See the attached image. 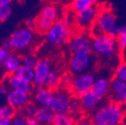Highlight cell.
Segmentation results:
<instances>
[{
    "label": "cell",
    "instance_id": "60d3db41",
    "mask_svg": "<svg viewBox=\"0 0 126 125\" xmlns=\"http://www.w3.org/2000/svg\"><path fill=\"white\" fill-rule=\"evenodd\" d=\"M16 0H0V5H10Z\"/></svg>",
    "mask_w": 126,
    "mask_h": 125
},
{
    "label": "cell",
    "instance_id": "ab89813d",
    "mask_svg": "<svg viewBox=\"0 0 126 125\" xmlns=\"http://www.w3.org/2000/svg\"><path fill=\"white\" fill-rule=\"evenodd\" d=\"M27 125H40L35 118H27Z\"/></svg>",
    "mask_w": 126,
    "mask_h": 125
},
{
    "label": "cell",
    "instance_id": "b9f144b4",
    "mask_svg": "<svg viewBox=\"0 0 126 125\" xmlns=\"http://www.w3.org/2000/svg\"><path fill=\"white\" fill-rule=\"evenodd\" d=\"M4 94H7V89L4 87L0 86V95H4Z\"/></svg>",
    "mask_w": 126,
    "mask_h": 125
},
{
    "label": "cell",
    "instance_id": "d4e9b609",
    "mask_svg": "<svg viewBox=\"0 0 126 125\" xmlns=\"http://www.w3.org/2000/svg\"><path fill=\"white\" fill-rule=\"evenodd\" d=\"M53 22L39 16L36 19V30L40 33H47L53 26Z\"/></svg>",
    "mask_w": 126,
    "mask_h": 125
},
{
    "label": "cell",
    "instance_id": "4dcf8cb0",
    "mask_svg": "<svg viewBox=\"0 0 126 125\" xmlns=\"http://www.w3.org/2000/svg\"><path fill=\"white\" fill-rule=\"evenodd\" d=\"M117 39L118 47L121 51L126 48V26H123V29L121 31L120 34L116 37Z\"/></svg>",
    "mask_w": 126,
    "mask_h": 125
},
{
    "label": "cell",
    "instance_id": "277c9868",
    "mask_svg": "<svg viewBox=\"0 0 126 125\" xmlns=\"http://www.w3.org/2000/svg\"><path fill=\"white\" fill-rule=\"evenodd\" d=\"M71 39L70 27L63 23L62 20L55 21L49 31L46 33V40L49 45L58 47L66 43Z\"/></svg>",
    "mask_w": 126,
    "mask_h": 125
},
{
    "label": "cell",
    "instance_id": "e575fe53",
    "mask_svg": "<svg viewBox=\"0 0 126 125\" xmlns=\"http://www.w3.org/2000/svg\"><path fill=\"white\" fill-rule=\"evenodd\" d=\"M62 22L67 26H70L74 22H75V18H74L72 16L70 15H67L66 17H64V18L62 19Z\"/></svg>",
    "mask_w": 126,
    "mask_h": 125
},
{
    "label": "cell",
    "instance_id": "30bf717a",
    "mask_svg": "<svg viewBox=\"0 0 126 125\" xmlns=\"http://www.w3.org/2000/svg\"><path fill=\"white\" fill-rule=\"evenodd\" d=\"M71 99L72 98L69 94L65 91L54 92V97L50 109L54 112L55 115L69 114Z\"/></svg>",
    "mask_w": 126,
    "mask_h": 125
},
{
    "label": "cell",
    "instance_id": "52a82bcc",
    "mask_svg": "<svg viewBox=\"0 0 126 125\" xmlns=\"http://www.w3.org/2000/svg\"><path fill=\"white\" fill-rule=\"evenodd\" d=\"M35 39L33 31L30 28H20L15 31L10 37L12 49L21 51L32 45Z\"/></svg>",
    "mask_w": 126,
    "mask_h": 125
},
{
    "label": "cell",
    "instance_id": "6da1fadb",
    "mask_svg": "<svg viewBox=\"0 0 126 125\" xmlns=\"http://www.w3.org/2000/svg\"><path fill=\"white\" fill-rule=\"evenodd\" d=\"M120 48L116 37L109 34H102L92 37V53L95 58L105 63L118 62Z\"/></svg>",
    "mask_w": 126,
    "mask_h": 125
},
{
    "label": "cell",
    "instance_id": "d590c367",
    "mask_svg": "<svg viewBox=\"0 0 126 125\" xmlns=\"http://www.w3.org/2000/svg\"><path fill=\"white\" fill-rule=\"evenodd\" d=\"M74 125H94L91 120L89 119H80L78 121L75 122Z\"/></svg>",
    "mask_w": 126,
    "mask_h": 125
},
{
    "label": "cell",
    "instance_id": "74e56055",
    "mask_svg": "<svg viewBox=\"0 0 126 125\" xmlns=\"http://www.w3.org/2000/svg\"><path fill=\"white\" fill-rule=\"evenodd\" d=\"M12 118H4L0 119V125H12Z\"/></svg>",
    "mask_w": 126,
    "mask_h": 125
},
{
    "label": "cell",
    "instance_id": "83f0119b",
    "mask_svg": "<svg viewBox=\"0 0 126 125\" xmlns=\"http://www.w3.org/2000/svg\"><path fill=\"white\" fill-rule=\"evenodd\" d=\"M114 77L126 82V62H120L116 66L114 71Z\"/></svg>",
    "mask_w": 126,
    "mask_h": 125
},
{
    "label": "cell",
    "instance_id": "603a6c76",
    "mask_svg": "<svg viewBox=\"0 0 126 125\" xmlns=\"http://www.w3.org/2000/svg\"><path fill=\"white\" fill-rule=\"evenodd\" d=\"M38 106L37 104L34 102H30L23 109H20L18 110V115H23V116H26V118H34L35 117V115L38 111Z\"/></svg>",
    "mask_w": 126,
    "mask_h": 125
},
{
    "label": "cell",
    "instance_id": "7a4b0ae2",
    "mask_svg": "<svg viewBox=\"0 0 126 125\" xmlns=\"http://www.w3.org/2000/svg\"><path fill=\"white\" fill-rule=\"evenodd\" d=\"M125 113L124 106L109 101L93 113L91 121L94 125H123Z\"/></svg>",
    "mask_w": 126,
    "mask_h": 125
},
{
    "label": "cell",
    "instance_id": "7c38bea8",
    "mask_svg": "<svg viewBox=\"0 0 126 125\" xmlns=\"http://www.w3.org/2000/svg\"><path fill=\"white\" fill-rule=\"evenodd\" d=\"M51 69V64L47 60H39L38 64L34 67V80L32 83L36 88H40L45 87L46 80Z\"/></svg>",
    "mask_w": 126,
    "mask_h": 125
},
{
    "label": "cell",
    "instance_id": "ac0fdd59",
    "mask_svg": "<svg viewBox=\"0 0 126 125\" xmlns=\"http://www.w3.org/2000/svg\"><path fill=\"white\" fill-rule=\"evenodd\" d=\"M54 116V112L50 108L39 107L34 118L40 125H53Z\"/></svg>",
    "mask_w": 126,
    "mask_h": 125
},
{
    "label": "cell",
    "instance_id": "8992f818",
    "mask_svg": "<svg viewBox=\"0 0 126 125\" xmlns=\"http://www.w3.org/2000/svg\"><path fill=\"white\" fill-rule=\"evenodd\" d=\"M96 77L93 73L86 72L75 75L70 84V90L75 97H80L92 90Z\"/></svg>",
    "mask_w": 126,
    "mask_h": 125
},
{
    "label": "cell",
    "instance_id": "cb8c5ba5",
    "mask_svg": "<svg viewBox=\"0 0 126 125\" xmlns=\"http://www.w3.org/2000/svg\"><path fill=\"white\" fill-rule=\"evenodd\" d=\"M40 16L54 23L58 17L57 8L53 5H47L42 9Z\"/></svg>",
    "mask_w": 126,
    "mask_h": 125
},
{
    "label": "cell",
    "instance_id": "4fadbf2b",
    "mask_svg": "<svg viewBox=\"0 0 126 125\" xmlns=\"http://www.w3.org/2000/svg\"><path fill=\"white\" fill-rule=\"evenodd\" d=\"M6 101L15 109L18 110L25 108L28 103L31 102V96L29 94L18 91V90L10 89L6 94Z\"/></svg>",
    "mask_w": 126,
    "mask_h": 125
},
{
    "label": "cell",
    "instance_id": "484cf974",
    "mask_svg": "<svg viewBox=\"0 0 126 125\" xmlns=\"http://www.w3.org/2000/svg\"><path fill=\"white\" fill-rule=\"evenodd\" d=\"M74 123L73 117L69 114L55 115L53 122V125H74Z\"/></svg>",
    "mask_w": 126,
    "mask_h": 125
},
{
    "label": "cell",
    "instance_id": "1f68e13d",
    "mask_svg": "<svg viewBox=\"0 0 126 125\" xmlns=\"http://www.w3.org/2000/svg\"><path fill=\"white\" fill-rule=\"evenodd\" d=\"M12 14V7L10 5H0V23L5 21Z\"/></svg>",
    "mask_w": 126,
    "mask_h": 125
},
{
    "label": "cell",
    "instance_id": "8fae6325",
    "mask_svg": "<svg viewBox=\"0 0 126 125\" xmlns=\"http://www.w3.org/2000/svg\"><path fill=\"white\" fill-rule=\"evenodd\" d=\"M109 97L110 101L124 107L126 105V82L115 77L112 78Z\"/></svg>",
    "mask_w": 126,
    "mask_h": 125
},
{
    "label": "cell",
    "instance_id": "2e32d148",
    "mask_svg": "<svg viewBox=\"0 0 126 125\" xmlns=\"http://www.w3.org/2000/svg\"><path fill=\"white\" fill-rule=\"evenodd\" d=\"M112 80V79H111ZM111 80L107 75H102L95 79L94 86L92 88V91L101 99H104L109 96L110 91V85Z\"/></svg>",
    "mask_w": 126,
    "mask_h": 125
},
{
    "label": "cell",
    "instance_id": "f35d334b",
    "mask_svg": "<svg viewBox=\"0 0 126 125\" xmlns=\"http://www.w3.org/2000/svg\"><path fill=\"white\" fill-rule=\"evenodd\" d=\"M4 48L8 49V50H11L12 49V43H11V40H10V38L4 41V43H3V46Z\"/></svg>",
    "mask_w": 126,
    "mask_h": 125
},
{
    "label": "cell",
    "instance_id": "3957f363",
    "mask_svg": "<svg viewBox=\"0 0 126 125\" xmlns=\"http://www.w3.org/2000/svg\"><path fill=\"white\" fill-rule=\"evenodd\" d=\"M123 29V26L118 25L116 14L110 8H102L99 10L96 20L94 22L91 34L94 36L109 34L114 37H117Z\"/></svg>",
    "mask_w": 126,
    "mask_h": 125
},
{
    "label": "cell",
    "instance_id": "e0dca14e",
    "mask_svg": "<svg viewBox=\"0 0 126 125\" xmlns=\"http://www.w3.org/2000/svg\"><path fill=\"white\" fill-rule=\"evenodd\" d=\"M53 97H54V92L53 90L51 88L43 87V88H38V90L36 91L34 101H35V103L39 107L51 108Z\"/></svg>",
    "mask_w": 126,
    "mask_h": 125
},
{
    "label": "cell",
    "instance_id": "d6986e66",
    "mask_svg": "<svg viewBox=\"0 0 126 125\" xmlns=\"http://www.w3.org/2000/svg\"><path fill=\"white\" fill-rule=\"evenodd\" d=\"M21 66V58H19L17 54H12V53L5 60L3 64L4 71L10 74H13Z\"/></svg>",
    "mask_w": 126,
    "mask_h": 125
},
{
    "label": "cell",
    "instance_id": "7402d4cb",
    "mask_svg": "<svg viewBox=\"0 0 126 125\" xmlns=\"http://www.w3.org/2000/svg\"><path fill=\"white\" fill-rule=\"evenodd\" d=\"M13 74L29 82H33L34 80V68H30L27 66H21Z\"/></svg>",
    "mask_w": 126,
    "mask_h": 125
},
{
    "label": "cell",
    "instance_id": "4316f807",
    "mask_svg": "<svg viewBox=\"0 0 126 125\" xmlns=\"http://www.w3.org/2000/svg\"><path fill=\"white\" fill-rule=\"evenodd\" d=\"M16 109L9 104L0 106V119L13 118L15 116Z\"/></svg>",
    "mask_w": 126,
    "mask_h": 125
},
{
    "label": "cell",
    "instance_id": "44dd1931",
    "mask_svg": "<svg viewBox=\"0 0 126 125\" xmlns=\"http://www.w3.org/2000/svg\"><path fill=\"white\" fill-rule=\"evenodd\" d=\"M97 3V0H74L72 4V9L76 12L83 11L87 8L95 6V4Z\"/></svg>",
    "mask_w": 126,
    "mask_h": 125
},
{
    "label": "cell",
    "instance_id": "9c48e42d",
    "mask_svg": "<svg viewBox=\"0 0 126 125\" xmlns=\"http://www.w3.org/2000/svg\"><path fill=\"white\" fill-rule=\"evenodd\" d=\"M99 10L96 6L87 8L85 10L75 13V22L81 29L91 30L96 20Z\"/></svg>",
    "mask_w": 126,
    "mask_h": 125
},
{
    "label": "cell",
    "instance_id": "ee69618b",
    "mask_svg": "<svg viewBox=\"0 0 126 125\" xmlns=\"http://www.w3.org/2000/svg\"><path fill=\"white\" fill-rule=\"evenodd\" d=\"M124 124L126 125V113H125V117H124Z\"/></svg>",
    "mask_w": 126,
    "mask_h": 125
},
{
    "label": "cell",
    "instance_id": "f546056e",
    "mask_svg": "<svg viewBox=\"0 0 126 125\" xmlns=\"http://www.w3.org/2000/svg\"><path fill=\"white\" fill-rule=\"evenodd\" d=\"M82 109H81V102H80V99L79 97H73L71 99L70 102V110H69V115H73L75 114L79 113L80 111H81Z\"/></svg>",
    "mask_w": 126,
    "mask_h": 125
},
{
    "label": "cell",
    "instance_id": "d6a6232c",
    "mask_svg": "<svg viewBox=\"0 0 126 125\" xmlns=\"http://www.w3.org/2000/svg\"><path fill=\"white\" fill-rule=\"evenodd\" d=\"M12 125H27V118L23 115H15L12 119Z\"/></svg>",
    "mask_w": 126,
    "mask_h": 125
},
{
    "label": "cell",
    "instance_id": "ffe728a7",
    "mask_svg": "<svg viewBox=\"0 0 126 125\" xmlns=\"http://www.w3.org/2000/svg\"><path fill=\"white\" fill-rule=\"evenodd\" d=\"M61 74L60 72L55 68H52L50 71L48 76H47V80L45 82V87L48 88H56L58 86V84L60 83V80H61Z\"/></svg>",
    "mask_w": 126,
    "mask_h": 125
},
{
    "label": "cell",
    "instance_id": "7bdbcfd3",
    "mask_svg": "<svg viewBox=\"0 0 126 125\" xmlns=\"http://www.w3.org/2000/svg\"><path fill=\"white\" fill-rule=\"evenodd\" d=\"M2 81H3V77H2V75L0 74V86H1V84H2Z\"/></svg>",
    "mask_w": 126,
    "mask_h": 125
},
{
    "label": "cell",
    "instance_id": "f1b7e54d",
    "mask_svg": "<svg viewBox=\"0 0 126 125\" xmlns=\"http://www.w3.org/2000/svg\"><path fill=\"white\" fill-rule=\"evenodd\" d=\"M39 62V60L33 55H25L21 58V65L30 68H34Z\"/></svg>",
    "mask_w": 126,
    "mask_h": 125
},
{
    "label": "cell",
    "instance_id": "ba28073f",
    "mask_svg": "<svg viewBox=\"0 0 126 125\" xmlns=\"http://www.w3.org/2000/svg\"><path fill=\"white\" fill-rule=\"evenodd\" d=\"M72 53H92V38L85 32L78 33L69 41Z\"/></svg>",
    "mask_w": 126,
    "mask_h": 125
},
{
    "label": "cell",
    "instance_id": "9a60e30c",
    "mask_svg": "<svg viewBox=\"0 0 126 125\" xmlns=\"http://www.w3.org/2000/svg\"><path fill=\"white\" fill-rule=\"evenodd\" d=\"M5 80L7 81V85L10 87L11 89L18 90L29 94L33 91V88L35 87L32 82L27 81L15 74H10L9 76L6 77Z\"/></svg>",
    "mask_w": 126,
    "mask_h": 125
},
{
    "label": "cell",
    "instance_id": "5b68a950",
    "mask_svg": "<svg viewBox=\"0 0 126 125\" xmlns=\"http://www.w3.org/2000/svg\"><path fill=\"white\" fill-rule=\"evenodd\" d=\"M93 53H72L68 63V68L73 75L89 72L94 65V56Z\"/></svg>",
    "mask_w": 126,
    "mask_h": 125
},
{
    "label": "cell",
    "instance_id": "5bb4252c",
    "mask_svg": "<svg viewBox=\"0 0 126 125\" xmlns=\"http://www.w3.org/2000/svg\"><path fill=\"white\" fill-rule=\"evenodd\" d=\"M81 102L82 111L87 113H94L95 110L102 105V99L99 98L92 90L85 93L79 97Z\"/></svg>",
    "mask_w": 126,
    "mask_h": 125
},
{
    "label": "cell",
    "instance_id": "836d02e7",
    "mask_svg": "<svg viewBox=\"0 0 126 125\" xmlns=\"http://www.w3.org/2000/svg\"><path fill=\"white\" fill-rule=\"evenodd\" d=\"M12 54L10 50L4 48V47H0V65H3L5 60Z\"/></svg>",
    "mask_w": 126,
    "mask_h": 125
},
{
    "label": "cell",
    "instance_id": "8d00e7d4",
    "mask_svg": "<svg viewBox=\"0 0 126 125\" xmlns=\"http://www.w3.org/2000/svg\"><path fill=\"white\" fill-rule=\"evenodd\" d=\"M26 26H27V28H30V29L35 28L36 27V19L31 18H29V19L26 20Z\"/></svg>",
    "mask_w": 126,
    "mask_h": 125
}]
</instances>
